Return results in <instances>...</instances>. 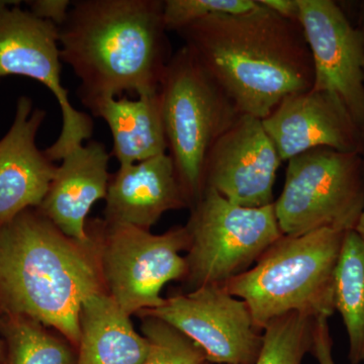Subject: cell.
<instances>
[{
  "instance_id": "cell-11",
  "label": "cell",
  "mask_w": 364,
  "mask_h": 364,
  "mask_svg": "<svg viewBox=\"0 0 364 364\" xmlns=\"http://www.w3.org/2000/svg\"><path fill=\"white\" fill-rule=\"evenodd\" d=\"M314 66L313 90L336 95L364 128V35L332 0H298Z\"/></svg>"
},
{
  "instance_id": "cell-3",
  "label": "cell",
  "mask_w": 364,
  "mask_h": 364,
  "mask_svg": "<svg viewBox=\"0 0 364 364\" xmlns=\"http://www.w3.org/2000/svg\"><path fill=\"white\" fill-rule=\"evenodd\" d=\"M90 238L66 236L38 208L0 227V313L33 318L77 348L83 301L105 291Z\"/></svg>"
},
{
  "instance_id": "cell-15",
  "label": "cell",
  "mask_w": 364,
  "mask_h": 364,
  "mask_svg": "<svg viewBox=\"0 0 364 364\" xmlns=\"http://www.w3.org/2000/svg\"><path fill=\"white\" fill-rule=\"evenodd\" d=\"M105 222L150 231L169 210L189 208L169 154L122 165L111 176Z\"/></svg>"
},
{
  "instance_id": "cell-27",
  "label": "cell",
  "mask_w": 364,
  "mask_h": 364,
  "mask_svg": "<svg viewBox=\"0 0 364 364\" xmlns=\"http://www.w3.org/2000/svg\"><path fill=\"white\" fill-rule=\"evenodd\" d=\"M354 231L364 240V208L363 213H361L360 217H359L358 224H356Z\"/></svg>"
},
{
  "instance_id": "cell-25",
  "label": "cell",
  "mask_w": 364,
  "mask_h": 364,
  "mask_svg": "<svg viewBox=\"0 0 364 364\" xmlns=\"http://www.w3.org/2000/svg\"><path fill=\"white\" fill-rule=\"evenodd\" d=\"M26 4L30 6L28 11L38 18L52 21L59 26L65 21L72 2L68 0H33Z\"/></svg>"
},
{
  "instance_id": "cell-12",
  "label": "cell",
  "mask_w": 364,
  "mask_h": 364,
  "mask_svg": "<svg viewBox=\"0 0 364 364\" xmlns=\"http://www.w3.org/2000/svg\"><path fill=\"white\" fill-rule=\"evenodd\" d=\"M282 162L262 119L242 114L208 153L205 188L241 207H267L274 203L273 186Z\"/></svg>"
},
{
  "instance_id": "cell-1",
  "label": "cell",
  "mask_w": 364,
  "mask_h": 364,
  "mask_svg": "<svg viewBox=\"0 0 364 364\" xmlns=\"http://www.w3.org/2000/svg\"><path fill=\"white\" fill-rule=\"evenodd\" d=\"M184 46L242 114L265 119L284 98L311 90L314 66L299 21L260 4L179 31Z\"/></svg>"
},
{
  "instance_id": "cell-29",
  "label": "cell",
  "mask_w": 364,
  "mask_h": 364,
  "mask_svg": "<svg viewBox=\"0 0 364 364\" xmlns=\"http://www.w3.org/2000/svg\"><path fill=\"white\" fill-rule=\"evenodd\" d=\"M205 364H207V363H205Z\"/></svg>"
},
{
  "instance_id": "cell-23",
  "label": "cell",
  "mask_w": 364,
  "mask_h": 364,
  "mask_svg": "<svg viewBox=\"0 0 364 364\" xmlns=\"http://www.w3.org/2000/svg\"><path fill=\"white\" fill-rule=\"evenodd\" d=\"M257 6V0H165L163 9L167 32L178 33L215 14L247 13Z\"/></svg>"
},
{
  "instance_id": "cell-24",
  "label": "cell",
  "mask_w": 364,
  "mask_h": 364,
  "mask_svg": "<svg viewBox=\"0 0 364 364\" xmlns=\"http://www.w3.org/2000/svg\"><path fill=\"white\" fill-rule=\"evenodd\" d=\"M329 318H317L314 328L312 351L318 364H336L333 358V345L330 335Z\"/></svg>"
},
{
  "instance_id": "cell-20",
  "label": "cell",
  "mask_w": 364,
  "mask_h": 364,
  "mask_svg": "<svg viewBox=\"0 0 364 364\" xmlns=\"http://www.w3.org/2000/svg\"><path fill=\"white\" fill-rule=\"evenodd\" d=\"M7 364H76L77 348L56 330L23 316L0 313Z\"/></svg>"
},
{
  "instance_id": "cell-9",
  "label": "cell",
  "mask_w": 364,
  "mask_h": 364,
  "mask_svg": "<svg viewBox=\"0 0 364 364\" xmlns=\"http://www.w3.org/2000/svg\"><path fill=\"white\" fill-rule=\"evenodd\" d=\"M20 4L0 1V81L7 76H23L51 91L61 109L62 129L58 139L44 151L52 161H61L90 140L93 121L72 105L62 83L58 26L21 9Z\"/></svg>"
},
{
  "instance_id": "cell-6",
  "label": "cell",
  "mask_w": 364,
  "mask_h": 364,
  "mask_svg": "<svg viewBox=\"0 0 364 364\" xmlns=\"http://www.w3.org/2000/svg\"><path fill=\"white\" fill-rule=\"evenodd\" d=\"M186 275L188 291L224 286L257 262L284 236L274 205L244 208L229 202L215 189L205 188L191 208Z\"/></svg>"
},
{
  "instance_id": "cell-5",
  "label": "cell",
  "mask_w": 364,
  "mask_h": 364,
  "mask_svg": "<svg viewBox=\"0 0 364 364\" xmlns=\"http://www.w3.org/2000/svg\"><path fill=\"white\" fill-rule=\"evenodd\" d=\"M159 95L169 155L191 208L205 191L208 153L242 114L186 46L172 55Z\"/></svg>"
},
{
  "instance_id": "cell-19",
  "label": "cell",
  "mask_w": 364,
  "mask_h": 364,
  "mask_svg": "<svg viewBox=\"0 0 364 364\" xmlns=\"http://www.w3.org/2000/svg\"><path fill=\"white\" fill-rule=\"evenodd\" d=\"M334 301L348 337L349 361L364 363V240L354 230L345 233L335 272Z\"/></svg>"
},
{
  "instance_id": "cell-14",
  "label": "cell",
  "mask_w": 364,
  "mask_h": 364,
  "mask_svg": "<svg viewBox=\"0 0 364 364\" xmlns=\"http://www.w3.org/2000/svg\"><path fill=\"white\" fill-rule=\"evenodd\" d=\"M47 112L21 97L9 132L0 139V227L28 208H39L57 165L36 144Z\"/></svg>"
},
{
  "instance_id": "cell-26",
  "label": "cell",
  "mask_w": 364,
  "mask_h": 364,
  "mask_svg": "<svg viewBox=\"0 0 364 364\" xmlns=\"http://www.w3.org/2000/svg\"><path fill=\"white\" fill-rule=\"evenodd\" d=\"M258 2L277 16L299 23L301 11L298 0H258Z\"/></svg>"
},
{
  "instance_id": "cell-8",
  "label": "cell",
  "mask_w": 364,
  "mask_h": 364,
  "mask_svg": "<svg viewBox=\"0 0 364 364\" xmlns=\"http://www.w3.org/2000/svg\"><path fill=\"white\" fill-rule=\"evenodd\" d=\"M273 205L287 236L355 229L364 208L363 155L316 148L291 158L284 188Z\"/></svg>"
},
{
  "instance_id": "cell-7",
  "label": "cell",
  "mask_w": 364,
  "mask_h": 364,
  "mask_svg": "<svg viewBox=\"0 0 364 364\" xmlns=\"http://www.w3.org/2000/svg\"><path fill=\"white\" fill-rule=\"evenodd\" d=\"M86 232L97 250L105 291L128 315L161 306L165 284L186 277L188 267L181 255L188 247L186 226L156 235L91 219L86 223Z\"/></svg>"
},
{
  "instance_id": "cell-13",
  "label": "cell",
  "mask_w": 364,
  "mask_h": 364,
  "mask_svg": "<svg viewBox=\"0 0 364 364\" xmlns=\"http://www.w3.org/2000/svg\"><path fill=\"white\" fill-rule=\"evenodd\" d=\"M262 124L282 161L316 148L363 155V132L340 98L328 91L311 88L289 95Z\"/></svg>"
},
{
  "instance_id": "cell-16",
  "label": "cell",
  "mask_w": 364,
  "mask_h": 364,
  "mask_svg": "<svg viewBox=\"0 0 364 364\" xmlns=\"http://www.w3.org/2000/svg\"><path fill=\"white\" fill-rule=\"evenodd\" d=\"M111 157L104 144L90 141L69 152L57 166L47 195L37 208L66 236L90 240L87 215L107 196Z\"/></svg>"
},
{
  "instance_id": "cell-28",
  "label": "cell",
  "mask_w": 364,
  "mask_h": 364,
  "mask_svg": "<svg viewBox=\"0 0 364 364\" xmlns=\"http://www.w3.org/2000/svg\"><path fill=\"white\" fill-rule=\"evenodd\" d=\"M361 30H363V35H364V11L363 13V28H361ZM363 157L364 160V128L363 131Z\"/></svg>"
},
{
  "instance_id": "cell-2",
  "label": "cell",
  "mask_w": 364,
  "mask_h": 364,
  "mask_svg": "<svg viewBox=\"0 0 364 364\" xmlns=\"http://www.w3.org/2000/svg\"><path fill=\"white\" fill-rule=\"evenodd\" d=\"M163 0H77L58 26L60 56L80 85L90 109L124 92L159 91L172 57Z\"/></svg>"
},
{
  "instance_id": "cell-10",
  "label": "cell",
  "mask_w": 364,
  "mask_h": 364,
  "mask_svg": "<svg viewBox=\"0 0 364 364\" xmlns=\"http://www.w3.org/2000/svg\"><path fill=\"white\" fill-rule=\"evenodd\" d=\"M138 316L160 318L176 328L202 349L208 363L255 364L262 347L263 330L254 322L247 304L223 286L169 296Z\"/></svg>"
},
{
  "instance_id": "cell-21",
  "label": "cell",
  "mask_w": 364,
  "mask_h": 364,
  "mask_svg": "<svg viewBox=\"0 0 364 364\" xmlns=\"http://www.w3.org/2000/svg\"><path fill=\"white\" fill-rule=\"evenodd\" d=\"M316 318L291 313L272 321L263 331L262 347L255 364H303L312 350Z\"/></svg>"
},
{
  "instance_id": "cell-17",
  "label": "cell",
  "mask_w": 364,
  "mask_h": 364,
  "mask_svg": "<svg viewBox=\"0 0 364 364\" xmlns=\"http://www.w3.org/2000/svg\"><path fill=\"white\" fill-rule=\"evenodd\" d=\"M79 332L76 364H143L149 355L148 339L105 291L83 301Z\"/></svg>"
},
{
  "instance_id": "cell-4",
  "label": "cell",
  "mask_w": 364,
  "mask_h": 364,
  "mask_svg": "<svg viewBox=\"0 0 364 364\" xmlns=\"http://www.w3.org/2000/svg\"><path fill=\"white\" fill-rule=\"evenodd\" d=\"M346 232L321 229L280 237L250 269L224 284L247 304L264 328L291 313L329 318L335 311V272Z\"/></svg>"
},
{
  "instance_id": "cell-18",
  "label": "cell",
  "mask_w": 364,
  "mask_h": 364,
  "mask_svg": "<svg viewBox=\"0 0 364 364\" xmlns=\"http://www.w3.org/2000/svg\"><path fill=\"white\" fill-rule=\"evenodd\" d=\"M93 116L104 119L112 136L111 156L119 166L166 154L168 151L159 91L155 95L105 97L91 105Z\"/></svg>"
},
{
  "instance_id": "cell-22",
  "label": "cell",
  "mask_w": 364,
  "mask_h": 364,
  "mask_svg": "<svg viewBox=\"0 0 364 364\" xmlns=\"http://www.w3.org/2000/svg\"><path fill=\"white\" fill-rule=\"evenodd\" d=\"M141 332L150 343V352L143 364H205L200 347L160 318L140 316Z\"/></svg>"
}]
</instances>
